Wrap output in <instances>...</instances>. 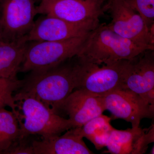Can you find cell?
Wrapping results in <instances>:
<instances>
[{"label":"cell","instance_id":"16","mask_svg":"<svg viewBox=\"0 0 154 154\" xmlns=\"http://www.w3.org/2000/svg\"><path fill=\"white\" fill-rule=\"evenodd\" d=\"M111 118L102 115L93 119L80 127V132L95 146L97 150L106 146L107 140L114 128L110 124Z\"/></svg>","mask_w":154,"mask_h":154},{"label":"cell","instance_id":"15","mask_svg":"<svg viewBox=\"0 0 154 154\" xmlns=\"http://www.w3.org/2000/svg\"><path fill=\"white\" fill-rule=\"evenodd\" d=\"M28 43L27 36L15 41H0L1 76L17 79Z\"/></svg>","mask_w":154,"mask_h":154},{"label":"cell","instance_id":"21","mask_svg":"<svg viewBox=\"0 0 154 154\" xmlns=\"http://www.w3.org/2000/svg\"><path fill=\"white\" fill-rule=\"evenodd\" d=\"M3 40H4V39H3L2 34V30H1V26H0V41Z\"/></svg>","mask_w":154,"mask_h":154},{"label":"cell","instance_id":"10","mask_svg":"<svg viewBox=\"0 0 154 154\" xmlns=\"http://www.w3.org/2000/svg\"><path fill=\"white\" fill-rule=\"evenodd\" d=\"M99 22L72 23L45 15L34 22L27 35L31 41H56L87 35L96 28Z\"/></svg>","mask_w":154,"mask_h":154},{"label":"cell","instance_id":"12","mask_svg":"<svg viewBox=\"0 0 154 154\" xmlns=\"http://www.w3.org/2000/svg\"><path fill=\"white\" fill-rule=\"evenodd\" d=\"M154 141V125L149 128L140 127L117 130L114 128L107 140L106 146L112 154L146 153L149 145Z\"/></svg>","mask_w":154,"mask_h":154},{"label":"cell","instance_id":"5","mask_svg":"<svg viewBox=\"0 0 154 154\" xmlns=\"http://www.w3.org/2000/svg\"><path fill=\"white\" fill-rule=\"evenodd\" d=\"M89 33L61 41L28 42L20 72L48 68L75 57Z\"/></svg>","mask_w":154,"mask_h":154},{"label":"cell","instance_id":"8","mask_svg":"<svg viewBox=\"0 0 154 154\" xmlns=\"http://www.w3.org/2000/svg\"><path fill=\"white\" fill-rule=\"evenodd\" d=\"M104 0H41L37 14L55 17L72 23L99 22L103 14Z\"/></svg>","mask_w":154,"mask_h":154},{"label":"cell","instance_id":"19","mask_svg":"<svg viewBox=\"0 0 154 154\" xmlns=\"http://www.w3.org/2000/svg\"><path fill=\"white\" fill-rule=\"evenodd\" d=\"M137 12L149 28L154 25V0H124Z\"/></svg>","mask_w":154,"mask_h":154},{"label":"cell","instance_id":"20","mask_svg":"<svg viewBox=\"0 0 154 154\" xmlns=\"http://www.w3.org/2000/svg\"><path fill=\"white\" fill-rule=\"evenodd\" d=\"M30 136L18 138L5 154H33V140L30 139Z\"/></svg>","mask_w":154,"mask_h":154},{"label":"cell","instance_id":"6","mask_svg":"<svg viewBox=\"0 0 154 154\" xmlns=\"http://www.w3.org/2000/svg\"><path fill=\"white\" fill-rule=\"evenodd\" d=\"M105 8L110 10L112 17L107 25L109 29L136 44L154 50V25L149 29L124 0H109Z\"/></svg>","mask_w":154,"mask_h":154},{"label":"cell","instance_id":"2","mask_svg":"<svg viewBox=\"0 0 154 154\" xmlns=\"http://www.w3.org/2000/svg\"><path fill=\"white\" fill-rule=\"evenodd\" d=\"M148 50L116 34L106 24H99L89 33L76 57L85 62L110 65L132 60Z\"/></svg>","mask_w":154,"mask_h":154},{"label":"cell","instance_id":"13","mask_svg":"<svg viewBox=\"0 0 154 154\" xmlns=\"http://www.w3.org/2000/svg\"><path fill=\"white\" fill-rule=\"evenodd\" d=\"M33 154H92L80 132V127L67 131L62 135L33 140Z\"/></svg>","mask_w":154,"mask_h":154},{"label":"cell","instance_id":"11","mask_svg":"<svg viewBox=\"0 0 154 154\" xmlns=\"http://www.w3.org/2000/svg\"><path fill=\"white\" fill-rule=\"evenodd\" d=\"M105 110L102 96L84 90H75L61 104L58 113L63 111L75 127H81L102 115Z\"/></svg>","mask_w":154,"mask_h":154},{"label":"cell","instance_id":"3","mask_svg":"<svg viewBox=\"0 0 154 154\" xmlns=\"http://www.w3.org/2000/svg\"><path fill=\"white\" fill-rule=\"evenodd\" d=\"M14 99L17 105L19 137L38 135L46 138L75 128L69 119L61 117L33 97L17 91Z\"/></svg>","mask_w":154,"mask_h":154},{"label":"cell","instance_id":"17","mask_svg":"<svg viewBox=\"0 0 154 154\" xmlns=\"http://www.w3.org/2000/svg\"><path fill=\"white\" fill-rule=\"evenodd\" d=\"M18 119L13 111L0 109V154H5L20 136Z\"/></svg>","mask_w":154,"mask_h":154},{"label":"cell","instance_id":"7","mask_svg":"<svg viewBox=\"0 0 154 154\" xmlns=\"http://www.w3.org/2000/svg\"><path fill=\"white\" fill-rule=\"evenodd\" d=\"M36 14L34 0H0V26L3 39L15 41L27 36Z\"/></svg>","mask_w":154,"mask_h":154},{"label":"cell","instance_id":"1","mask_svg":"<svg viewBox=\"0 0 154 154\" xmlns=\"http://www.w3.org/2000/svg\"><path fill=\"white\" fill-rule=\"evenodd\" d=\"M69 60L30 72L17 91L35 98L58 114L61 104L75 89L74 63Z\"/></svg>","mask_w":154,"mask_h":154},{"label":"cell","instance_id":"4","mask_svg":"<svg viewBox=\"0 0 154 154\" xmlns=\"http://www.w3.org/2000/svg\"><path fill=\"white\" fill-rule=\"evenodd\" d=\"M76 59L74 63L75 90H84L103 96L116 90L125 88L132 59L99 65Z\"/></svg>","mask_w":154,"mask_h":154},{"label":"cell","instance_id":"14","mask_svg":"<svg viewBox=\"0 0 154 154\" xmlns=\"http://www.w3.org/2000/svg\"><path fill=\"white\" fill-rule=\"evenodd\" d=\"M125 88L140 95L154 89V50L145 51L133 59Z\"/></svg>","mask_w":154,"mask_h":154},{"label":"cell","instance_id":"18","mask_svg":"<svg viewBox=\"0 0 154 154\" xmlns=\"http://www.w3.org/2000/svg\"><path fill=\"white\" fill-rule=\"evenodd\" d=\"M23 80L6 78L0 76V109L7 106L11 107L17 116V105L13 94L22 87Z\"/></svg>","mask_w":154,"mask_h":154},{"label":"cell","instance_id":"9","mask_svg":"<svg viewBox=\"0 0 154 154\" xmlns=\"http://www.w3.org/2000/svg\"><path fill=\"white\" fill-rule=\"evenodd\" d=\"M106 110L114 118L121 119L131 123L132 128L140 126L144 118L153 119L154 107L133 91L122 88L102 96Z\"/></svg>","mask_w":154,"mask_h":154}]
</instances>
